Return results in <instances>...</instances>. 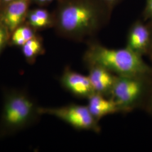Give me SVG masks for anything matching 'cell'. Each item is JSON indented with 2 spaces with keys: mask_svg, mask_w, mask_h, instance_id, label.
I'll use <instances>...</instances> for the list:
<instances>
[{
  "mask_svg": "<svg viewBox=\"0 0 152 152\" xmlns=\"http://www.w3.org/2000/svg\"><path fill=\"white\" fill-rule=\"evenodd\" d=\"M104 7L107 6L98 0H63L54 18V26L64 37L77 41L86 40L105 22Z\"/></svg>",
  "mask_w": 152,
  "mask_h": 152,
  "instance_id": "cell-1",
  "label": "cell"
},
{
  "mask_svg": "<svg viewBox=\"0 0 152 152\" xmlns=\"http://www.w3.org/2000/svg\"><path fill=\"white\" fill-rule=\"evenodd\" d=\"M83 60L87 67L100 66L117 76H149L151 73L141 56L126 47L110 49L100 44L90 43Z\"/></svg>",
  "mask_w": 152,
  "mask_h": 152,
  "instance_id": "cell-2",
  "label": "cell"
},
{
  "mask_svg": "<svg viewBox=\"0 0 152 152\" xmlns=\"http://www.w3.org/2000/svg\"><path fill=\"white\" fill-rule=\"evenodd\" d=\"M36 102L27 92H6L0 118V137L13 134L35 123L41 115Z\"/></svg>",
  "mask_w": 152,
  "mask_h": 152,
  "instance_id": "cell-3",
  "label": "cell"
},
{
  "mask_svg": "<svg viewBox=\"0 0 152 152\" xmlns=\"http://www.w3.org/2000/svg\"><path fill=\"white\" fill-rule=\"evenodd\" d=\"M40 115L47 114L63 121L76 130L101 131L99 122L91 114L87 105L71 104L58 107H38Z\"/></svg>",
  "mask_w": 152,
  "mask_h": 152,
  "instance_id": "cell-4",
  "label": "cell"
},
{
  "mask_svg": "<svg viewBox=\"0 0 152 152\" xmlns=\"http://www.w3.org/2000/svg\"><path fill=\"white\" fill-rule=\"evenodd\" d=\"M148 76H116L110 98L119 106L122 113L131 112L139 103Z\"/></svg>",
  "mask_w": 152,
  "mask_h": 152,
  "instance_id": "cell-5",
  "label": "cell"
},
{
  "mask_svg": "<svg viewBox=\"0 0 152 152\" xmlns=\"http://www.w3.org/2000/svg\"><path fill=\"white\" fill-rule=\"evenodd\" d=\"M61 86L76 97L88 99L95 93L88 76L66 67L60 77Z\"/></svg>",
  "mask_w": 152,
  "mask_h": 152,
  "instance_id": "cell-6",
  "label": "cell"
},
{
  "mask_svg": "<svg viewBox=\"0 0 152 152\" xmlns=\"http://www.w3.org/2000/svg\"><path fill=\"white\" fill-rule=\"evenodd\" d=\"M31 0H14L5 6L0 22L11 34L26 19Z\"/></svg>",
  "mask_w": 152,
  "mask_h": 152,
  "instance_id": "cell-7",
  "label": "cell"
},
{
  "mask_svg": "<svg viewBox=\"0 0 152 152\" xmlns=\"http://www.w3.org/2000/svg\"><path fill=\"white\" fill-rule=\"evenodd\" d=\"M152 32L141 22H137L131 28L128 34L127 46L136 54L141 56L150 51Z\"/></svg>",
  "mask_w": 152,
  "mask_h": 152,
  "instance_id": "cell-8",
  "label": "cell"
},
{
  "mask_svg": "<svg viewBox=\"0 0 152 152\" xmlns=\"http://www.w3.org/2000/svg\"><path fill=\"white\" fill-rule=\"evenodd\" d=\"M87 68V76L95 92L110 98L117 75L100 66H91Z\"/></svg>",
  "mask_w": 152,
  "mask_h": 152,
  "instance_id": "cell-9",
  "label": "cell"
},
{
  "mask_svg": "<svg viewBox=\"0 0 152 152\" xmlns=\"http://www.w3.org/2000/svg\"><path fill=\"white\" fill-rule=\"evenodd\" d=\"M86 105L91 114L98 122L110 114L122 113L119 106L114 100L96 93L87 99Z\"/></svg>",
  "mask_w": 152,
  "mask_h": 152,
  "instance_id": "cell-10",
  "label": "cell"
},
{
  "mask_svg": "<svg viewBox=\"0 0 152 152\" xmlns=\"http://www.w3.org/2000/svg\"><path fill=\"white\" fill-rule=\"evenodd\" d=\"M26 19L28 25L35 30L54 26V18L46 10L42 9H36L28 11Z\"/></svg>",
  "mask_w": 152,
  "mask_h": 152,
  "instance_id": "cell-11",
  "label": "cell"
},
{
  "mask_svg": "<svg viewBox=\"0 0 152 152\" xmlns=\"http://www.w3.org/2000/svg\"><path fill=\"white\" fill-rule=\"evenodd\" d=\"M22 50L24 58L30 63H33L38 56L44 53L42 42L37 36L28 41L22 46Z\"/></svg>",
  "mask_w": 152,
  "mask_h": 152,
  "instance_id": "cell-12",
  "label": "cell"
},
{
  "mask_svg": "<svg viewBox=\"0 0 152 152\" xmlns=\"http://www.w3.org/2000/svg\"><path fill=\"white\" fill-rule=\"evenodd\" d=\"M35 29L29 25H21L10 35V42L14 46L22 47L28 41L35 37Z\"/></svg>",
  "mask_w": 152,
  "mask_h": 152,
  "instance_id": "cell-13",
  "label": "cell"
},
{
  "mask_svg": "<svg viewBox=\"0 0 152 152\" xmlns=\"http://www.w3.org/2000/svg\"><path fill=\"white\" fill-rule=\"evenodd\" d=\"M10 35L7 29L0 22V54L9 41Z\"/></svg>",
  "mask_w": 152,
  "mask_h": 152,
  "instance_id": "cell-14",
  "label": "cell"
},
{
  "mask_svg": "<svg viewBox=\"0 0 152 152\" xmlns=\"http://www.w3.org/2000/svg\"><path fill=\"white\" fill-rule=\"evenodd\" d=\"M144 16L146 19H149L152 21V0H147Z\"/></svg>",
  "mask_w": 152,
  "mask_h": 152,
  "instance_id": "cell-15",
  "label": "cell"
},
{
  "mask_svg": "<svg viewBox=\"0 0 152 152\" xmlns=\"http://www.w3.org/2000/svg\"><path fill=\"white\" fill-rule=\"evenodd\" d=\"M103 5L109 7H112L114 5L117 4L120 0H98Z\"/></svg>",
  "mask_w": 152,
  "mask_h": 152,
  "instance_id": "cell-16",
  "label": "cell"
},
{
  "mask_svg": "<svg viewBox=\"0 0 152 152\" xmlns=\"http://www.w3.org/2000/svg\"><path fill=\"white\" fill-rule=\"evenodd\" d=\"M36 3L39 5H45L50 4L55 0H33Z\"/></svg>",
  "mask_w": 152,
  "mask_h": 152,
  "instance_id": "cell-17",
  "label": "cell"
},
{
  "mask_svg": "<svg viewBox=\"0 0 152 152\" xmlns=\"http://www.w3.org/2000/svg\"><path fill=\"white\" fill-rule=\"evenodd\" d=\"M148 107L149 109L152 112V92L151 95V97L149 99V103H148Z\"/></svg>",
  "mask_w": 152,
  "mask_h": 152,
  "instance_id": "cell-18",
  "label": "cell"
},
{
  "mask_svg": "<svg viewBox=\"0 0 152 152\" xmlns=\"http://www.w3.org/2000/svg\"><path fill=\"white\" fill-rule=\"evenodd\" d=\"M14 0H0V4H3V5H7V4L11 2L12 1H13Z\"/></svg>",
  "mask_w": 152,
  "mask_h": 152,
  "instance_id": "cell-19",
  "label": "cell"
},
{
  "mask_svg": "<svg viewBox=\"0 0 152 152\" xmlns=\"http://www.w3.org/2000/svg\"><path fill=\"white\" fill-rule=\"evenodd\" d=\"M152 38H151V48H150V50H152Z\"/></svg>",
  "mask_w": 152,
  "mask_h": 152,
  "instance_id": "cell-20",
  "label": "cell"
},
{
  "mask_svg": "<svg viewBox=\"0 0 152 152\" xmlns=\"http://www.w3.org/2000/svg\"></svg>",
  "mask_w": 152,
  "mask_h": 152,
  "instance_id": "cell-21",
  "label": "cell"
}]
</instances>
